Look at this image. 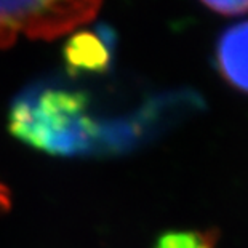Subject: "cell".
Returning <instances> with one entry per match:
<instances>
[{
	"mask_svg": "<svg viewBox=\"0 0 248 248\" xmlns=\"http://www.w3.org/2000/svg\"><path fill=\"white\" fill-rule=\"evenodd\" d=\"M10 131L26 144L56 155L85 154L96 149L101 126L77 90L44 85L18 98L10 110Z\"/></svg>",
	"mask_w": 248,
	"mask_h": 248,
	"instance_id": "obj_1",
	"label": "cell"
},
{
	"mask_svg": "<svg viewBox=\"0 0 248 248\" xmlns=\"http://www.w3.org/2000/svg\"><path fill=\"white\" fill-rule=\"evenodd\" d=\"M103 0H0V46L21 37L51 40L92 21Z\"/></svg>",
	"mask_w": 248,
	"mask_h": 248,
	"instance_id": "obj_2",
	"label": "cell"
},
{
	"mask_svg": "<svg viewBox=\"0 0 248 248\" xmlns=\"http://www.w3.org/2000/svg\"><path fill=\"white\" fill-rule=\"evenodd\" d=\"M216 60L226 80L248 93V21L232 26L223 34Z\"/></svg>",
	"mask_w": 248,
	"mask_h": 248,
	"instance_id": "obj_3",
	"label": "cell"
},
{
	"mask_svg": "<svg viewBox=\"0 0 248 248\" xmlns=\"http://www.w3.org/2000/svg\"><path fill=\"white\" fill-rule=\"evenodd\" d=\"M69 61L72 66L85 67V69H99L104 62H106V56H104L103 46L98 44L94 39H80L77 40L69 51Z\"/></svg>",
	"mask_w": 248,
	"mask_h": 248,
	"instance_id": "obj_4",
	"label": "cell"
},
{
	"mask_svg": "<svg viewBox=\"0 0 248 248\" xmlns=\"http://www.w3.org/2000/svg\"><path fill=\"white\" fill-rule=\"evenodd\" d=\"M155 248H215V239L203 232H171L160 237Z\"/></svg>",
	"mask_w": 248,
	"mask_h": 248,
	"instance_id": "obj_5",
	"label": "cell"
},
{
	"mask_svg": "<svg viewBox=\"0 0 248 248\" xmlns=\"http://www.w3.org/2000/svg\"><path fill=\"white\" fill-rule=\"evenodd\" d=\"M200 2L221 15L248 13V0H200Z\"/></svg>",
	"mask_w": 248,
	"mask_h": 248,
	"instance_id": "obj_6",
	"label": "cell"
},
{
	"mask_svg": "<svg viewBox=\"0 0 248 248\" xmlns=\"http://www.w3.org/2000/svg\"><path fill=\"white\" fill-rule=\"evenodd\" d=\"M10 207V195L7 187L0 184V210H7Z\"/></svg>",
	"mask_w": 248,
	"mask_h": 248,
	"instance_id": "obj_7",
	"label": "cell"
}]
</instances>
